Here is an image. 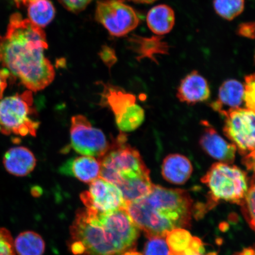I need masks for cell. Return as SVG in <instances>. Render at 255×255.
<instances>
[{
    "mask_svg": "<svg viewBox=\"0 0 255 255\" xmlns=\"http://www.w3.org/2000/svg\"><path fill=\"white\" fill-rule=\"evenodd\" d=\"M244 87L245 108L255 113V73L245 76Z\"/></svg>",
    "mask_w": 255,
    "mask_h": 255,
    "instance_id": "obj_25",
    "label": "cell"
},
{
    "mask_svg": "<svg viewBox=\"0 0 255 255\" xmlns=\"http://www.w3.org/2000/svg\"><path fill=\"white\" fill-rule=\"evenodd\" d=\"M95 17L115 37L125 36L135 30L140 21L135 9L127 4L125 0L98 1Z\"/></svg>",
    "mask_w": 255,
    "mask_h": 255,
    "instance_id": "obj_8",
    "label": "cell"
},
{
    "mask_svg": "<svg viewBox=\"0 0 255 255\" xmlns=\"http://www.w3.org/2000/svg\"><path fill=\"white\" fill-rule=\"evenodd\" d=\"M101 170L99 159L88 155L69 159L59 168L62 174L75 177L86 183H91L100 177Z\"/></svg>",
    "mask_w": 255,
    "mask_h": 255,
    "instance_id": "obj_14",
    "label": "cell"
},
{
    "mask_svg": "<svg viewBox=\"0 0 255 255\" xmlns=\"http://www.w3.org/2000/svg\"><path fill=\"white\" fill-rule=\"evenodd\" d=\"M60 4L68 11L78 13L87 7L93 0H58Z\"/></svg>",
    "mask_w": 255,
    "mask_h": 255,
    "instance_id": "obj_29",
    "label": "cell"
},
{
    "mask_svg": "<svg viewBox=\"0 0 255 255\" xmlns=\"http://www.w3.org/2000/svg\"><path fill=\"white\" fill-rule=\"evenodd\" d=\"M72 148L82 155L100 158L108 151L110 143L100 129L92 126L87 118L77 115L71 119Z\"/></svg>",
    "mask_w": 255,
    "mask_h": 255,
    "instance_id": "obj_10",
    "label": "cell"
},
{
    "mask_svg": "<svg viewBox=\"0 0 255 255\" xmlns=\"http://www.w3.org/2000/svg\"><path fill=\"white\" fill-rule=\"evenodd\" d=\"M163 39L161 36L145 37L133 34L129 37L128 42L139 62L147 58L158 64L155 55H168L169 52L168 44Z\"/></svg>",
    "mask_w": 255,
    "mask_h": 255,
    "instance_id": "obj_18",
    "label": "cell"
},
{
    "mask_svg": "<svg viewBox=\"0 0 255 255\" xmlns=\"http://www.w3.org/2000/svg\"><path fill=\"white\" fill-rule=\"evenodd\" d=\"M36 161L33 153L24 146L9 148L2 159L5 170L17 177H25L31 173L36 167Z\"/></svg>",
    "mask_w": 255,
    "mask_h": 255,
    "instance_id": "obj_16",
    "label": "cell"
},
{
    "mask_svg": "<svg viewBox=\"0 0 255 255\" xmlns=\"http://www.w3.org/2000/svg\"><path fill=\"white\" fill-rule=\"evenodd\" d=\"M223 133L242 157L255 150V113L246 108L226 112Z\"/></svg>",
    "mask_w": 255,
    "mask_h": 255,
    "instance_id": "obj_9",
    "label": "cell"
},
{
    "mask_svg": "<svg viewBox=\"0 0 255 255\" xmlns=\"http://www.w3.org/2000/svg\"><path fill=\"white\" fill-rule=\"evenodd\" d=\"M76 255H121L129 251L127 229L116 213L80 210L71 228Z\"/></svg>",
    "mask_w": 255,
    "mask_h": 255,
    "instance_id": "obj_3",
    "label": "cell"
},
{
    "mask_svg": "<svg viewBox=\"0 0 255 255\" xmlns=\"http://www.w3.org/2000/svg\"><path fill=\"white\" fill-rule=\"evenodd\" d=\"M149 239L145 245L144 255H169L170 250L164 238Z\"/></svg>",
    "mask_w": 255,
    "mask_h": 255,
    "instance_id": "obj_26",
    "label": "cell"
},
{
    "mask_svg": "<svg viewBox=\"0 0 255 255\" xmlns=\"http://www.w3.org/2000/svg\"><path fill=\"white\" fill-rule=\"evenodd\" d=\"M201 181L208 187L213 203L225 201L241 205L249 187L246 172L236 165L220 162L213 164Z\"/></svg>",
    "mask_w": 255,
    "mask_h": 255,
    "instance_id": "obj_5",
    "label": "cell"
},
{
    "mask_svg": "<svg viewBox=\"0 0 255 255\" xmlns=\"http://www.w3.org/2000/svg\"><path fill=\"white\" fill-rule=\"evenodd\" d=\"M193 200L186 190L153 184L142 198L127 203L126 209L149 239L164 238L174 229L190 225Z\"/></svg>",
    "mask_w": 255,
    "mask_h": 255,
    "instance_id": "obj_2",
    "label": "cell"
},
{
    "mask_svg": "<svg viewBox=\"0 0 255 255\" xmlns=\"http://www.w3.org/2000/svg\"><path fill=\"white\" fill-rule=\"evenodd\" d=\"M203 131L199 144L207 155L223 163H234L237 148L234 143L229 142L217 132L207 121H201Z\"/></svg>",
    "mask_w": 255,
    "mask_h": 255,
    "instance_id": "obj_12",
    "label": "cell"
},
{
    "mask_svg": "<svg viewBox=\"0 0 255 255\" xmlns=\"http://www.w3.org/2000/svg\"><path fill=\"white\" fill-rule=\"evenodd\" d=\"M234 255H255V246L244 249Z\"/></svg>",
    "mask_w": 255,
    "mask_h": 255,
    "instance_id": "obj_34",
    "label": "cell"
},
{
    "mask_svg": "<svg viewBox=\"0 0 255 255\" xmlns=\"http://www.w3.org/2000/svg\"><path fill=\"white\" fill-rule=\"evenodd\" d=\"M14 249L17 255H43L46 245L42 238L33 231L20 233L14 241Z\"/></svg>",
    "mask_w": 255,
    "mask_h": 255,
    "instance_id": "obj_20",
    "label": "cell"
},
{
    "mask_svg": "<svg viewBox=\"0 0 255 255\" xmlns=\"http://www.w3.org/2000/svg\"><path fill=\"white\" fill-rule=\"evenodd\" d=\"M175 20L173 8L165 4H159L152 7L146 16L148 27L157 36H161L170 33L174 27Z\"/></svg>",
    "mask_w": 255,
    "mask_h": 255,
    "instance_id": "obj_19",
    "label": "cell"
},
{
    "mask_svg": "<svg viewBox=\"0 0 255 255\" xmlns=\"http://www.w3.org/2000/svg\"><path fill=\"white\" fill-rule=\"evenodd\" d=\"M47 48L42 28L15 12L4 36L0 37V63L28 91H40L55 77V69L44 55Z\"/></svg>",
    "mask_w": 255,
    "mask_h": 255,
    "instance_id": "obj_1",
    "label": "cell"
},
{
    "mask_svg": "<svg viewBox=\"0 0 255 255\" xmlns=\"http://www.w3.org/2000/svg\"><path fill=\"white\" fill-rule=\"evenodd\" d=\"M87 209L108 213L126 209L127 203L119 187L99 177L91 183L88 191L81 194Z\"/></svg>",
    "mask_w": 255,
    "mask_h": 255,
    "instance_id": "obj_11",
    "label": "cell"
},
{
    "mask_svg": "<svg viewBox=\"0 0 255 255\" xmlns=\"http://www.w3.org/2000/svg\"><path fill=\"white\" fill-rule=\"evenodd\" d=\"M166 239L170 253H180L189 246L193 237L185 229H177L168 233Z\"/></svg>",
    "mask_w": 255,
    "mask_h": 255,
    "instance_id": "obj_24",
    "label": "cell"
},
{
    "mask_svg": "<svg viewBox=\"0 0 255 255\" xmlns=\"http://www.w3.org/2000/svg\"><path fill=\"white\" fill-rule=\"evenodd\" d=\"M127 141V135L121 132L110 143L108 151L98 158L100 177L116 186L123 180L150 173L139 151Z\"/></svg>",
    "mask_w": 255,
    "mask_h": 255,
    "instance_id": "obj_4",
    "label": "cell"
},
{
    "mask_svg": "<svg viewBox=\"0 0 255 255\" xmlns=\"http://www.w3.org/2000/svg\"><path fill=\"white\" fill-rule=\"evenodd\" d=\"M241 206L245 219L255 232V171L251 178L247 195Z\"/></svg>",
    "mask_w": 255,
    "mask_h": 255,
    "instance_id": "obj_23",
    "label": "cell"
},
{
    "mask_svg": "<svg viewBox=\"0 0 255 255\" xmlns=\"http://www.w3.org/2000/svg\"><path fill=\"white\" fill-rule=\"evenodd\" d=\"M216 13L229 21L234 20L244 10V0H214Z\"/></svg>",
    "mask_w": 255,
    "mask_h": 255,
    "instance_id": "obj_22",
    "label": "cell"
},
{
    "mask_svg": "<svg viewBox=\"0 0 255 255\" xmlns=\"http://www.w3.org/2000/svg\"><path fill=\"white\" fill-rule=\"evenodd\" d=\"M33 1V0H13L16 5L18 7H21V5H27L29 4V3Z\"/></svg>",
    "mask_w": 255,
    "mask_h": 255,
    "instance_id": "obj_35",
    "label": "cell"
},
{
    "mask_svg": "<svg viewBox=\"0 0 255 255\" xmlns=\"http://www.w3.org/2000/svg\"><path fill=\"white\" fill-rule=\"evenodd\" d=\"M193 171V165L190 159L180 154L167 155L161 165L162 177L168 182L174 184L186 183Z\"/></svg>",
    "mask_w": 255,
    "mask_h": 255,
    "instance_id": "obj_17",
    "label": "cell"
},
{
    "mask_svg": "<svg viewBox=\"0 0 255 255\" xmlns=\"http://www.w3.org/2000/svg\"><path fill=\"white\" fill-rule=\"evenodd\" d=\"M33 92L26 91L0 100V133L36 136L39 122L35 120Z\"/></svg>",
    "mask_w": 255,
    "mask_h": 255,
    "instance_id": "obj_6",
    "label": "cell"
},
{
    "mask_svg": "<svg viewBox=\"0 0 255 255\" xmlns=\"http://www.w3.org/2000/svg\"><path fill=\"white\" fill-rule=\"evenodd\" d=\"M176 96L181 103L188 105L203 103L210 97L208 82L198 72L193 71L181 80Z\"/></svg>",
    "mask_w": 255,
    "mask_h": 255,
    "instance_id": "obj_13",
    "label": "cell"
},
{
    "mask_svg": "<svg viewBox=\"0 0 255 255\" xmlns=\"http://www.w3.org/2000/svg\"><path fill=\"white\" fill-rule=\"evenodd\" d=\"M121 255H142L141 254L136 253L135 251L132 250L126 252V253Z\"/></svg>",
    "mask_w": 255,
    "mask_h": 255,
    "instance_id": "obj_37",
    "label": "cell"
},
{
    "mask_svg": "<svg viewBox=\"0 0 255 255\" xmlns=\"http://www.w3.org/2000/svg\"><path fill=\"white\" fill-rule=\"evenodd\" d=\"M205 245L201 239L193 237L189 246L180 253H170L169 255H218L216 252L206 253Z\"/></svg>",
    "mask_w": 255,
    "mask_h": 255,
    "instance_id": "obj_27",
    "label": "cell"
},
{
    "mask_svg": "<svg viewBox=\"0 0 255 255\" xmlns=\"http://www.w3.org/2000/svg\"><path fill=\"white\" fill-rule=\"evenodd\" d=\"M9 75L7 69H0V100L2 98L3 94L7 87V79Z\"/></svg>",
    "mask_w": 255,
    "mask_h": 255,
    "instance_id": "obj_33",
    "label": "cell"
},
{
    "mask_svg": "<svg viewBox=\"0 0 255 255\" xmlns=\"http://www.w3.org/2000/svg\"><path fill=\"white\" fill-rule=\"evenodd\" d=\"M129 1L139 3V4H151V3L156 1L157 0H129Z\"/></svg>",
    "mask_w": 255,
    "mask_h": 255,
    "instance_id": "obj_36",
    "label": "cell"
},
{
    "mask_svg": "<svg viewBox=\"0 0 255 255\" xmlns=\"http://www.w3.org/2000/svg\"><path fill=\"white\" fill-rule=\"evenodd\" d=\"M242 164L247 167L248 170L253 172L255 171V150L242 158Z\"/></svg>",
    "mask_w": 255,
    "mask_h": 255,
    "instance_id": "obj_32",
    "label": "cell"
},
{
    "mask_svg": "<svg viewBox=\"0 0 255 255\" xmlns=\"http://www.w3.org/2000/svg\"><path fill=\"white\" fill-rule=\"evenodd\" d=\"M0 255H16L14 239L7 229L0 227Z\"/></svg>",
    "mask_w": 255,
    "mask_h": 255,
    "instance_id": "obj_28",
    "label": "cell"
},
{
    "mask_svg": "<svg viewBox=\"0 0 255 255\" xmlns=\"http://www.w3.org/2000/svg\"><path fill=\"white\" fill-rule=\"evenodd\" d=\"M244 85L236 79H228L219 88L217 100L211 104L212 109L221 114L241 108L244 103Z\"/></svg>",
    "mask_w": 255,
    "mask_h": 255,
    "instance_id": "obj_15",
    "label": "cell"
},
{
    "mask_svg": "<svg viewBox=\"0 0 255 255\" xmlns=\"http://www.w3.org/2000/svg\"><path fill=\"white\" fill-rule=\"evenodd\" d=\"M254 62H255V56H254Z\"/></svg>",
    "mask_w": 255,
    "mask_h": 255,
    "instance_id": "obj_38",
    "label": "cell"
},
{
    "mask_svg": "<svg viewBox=\"0 0 255 255\" xmlns=\"http://www.w3.org/2000/svg\"><path fill=\"white\" fill-rule=\"evenodd\" d=\"M55 15V8L51 0H33L28 4V18L32 23L40 27L49 24Z\"/></svg>",
    "mask_w": 255,
    "mask_h": 255,
    "instance_id": "obj_21",
    "label": "cell"
},
{
    "mask_svg": "<svg viewBox=\"0 0 255 255\" xmlns=\"http://www.w3.org/2000/svg\"><path fill=\"white\" fill-rule=\"evenodd\" d=\"M100 105L113 112L121 132H129L138 128L145 119L142 108L136 103L134 95L110 84H103Z\"/></svg>",
    "mask_w": 255,
    "mask_h": 255,
    "instance_id": "obj_7",
    "label": "cell"
},
{
    "mask_svg": "<svg viewBox=\"0 0 255 255\" xmlns=\"http://www.w3.org/2000/svg\"><path fill=\"white\" fill-rule=\"evenodd\" d=\"M101 58L103 62L106 64V65L110 68L116 63L117 59L116 56V53L111 48L107 46H104L102 49L100 53Z\"/></svg>",
    "mask_w": 255,
    "mask_h": 255,
    "instance_id": "obj_31",
    "label": "cell"
},
{
    "mask_svg": "<svg viewBox=\"0 0 255 255\" xmlns=\"http://www.w3.org/2000/svg\"><path fill=\"white\" fill-rule=\"evenodd\" d=\"M237 34L239 36L248 38V39H255V21L247 22L241 23L237 28Z\"/></svg>",
    "mask_w": 255,
    "mask_h": 255,
    "instance_id": "obj_30",
    "label": "cell"
}]
</instances>
